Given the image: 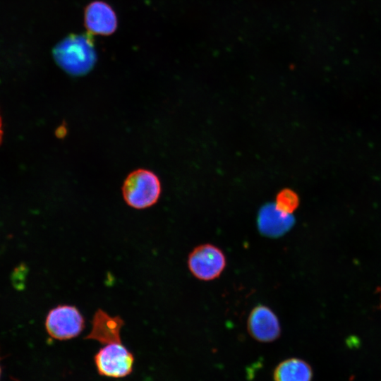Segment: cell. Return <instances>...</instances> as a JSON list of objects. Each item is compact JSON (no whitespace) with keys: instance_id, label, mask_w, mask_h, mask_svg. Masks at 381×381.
<instances>
[{"instance_id":"4fadbf2b","label":"cell","mask_w":381,"mask_h":381,"mask_svg":"<svg viewBox=\"0 0 381 381\" xmlns=\"http://www.w3.org/2000/svg\"><path fill=\"white\" fill-rule=\"evenodd\" d=\"M1 366H0V377H1Z\"/></svg>"},{"instance_id":"6da1fadb","label":"cell","mask_w":381,"mask_h":381,"mask_svg":"<svg viewBox=\"0 0 381 381\" xmlns=\"http://www.w3.org/2000/svg\"><path fill=\"white\" fill-rule=\"evenodd\" d=\"M53 56L61 68L75 75L87 73L96 61L94 44L87 34L68 35L55 46Z\"/></svg>"},{"instance_id":"7a4b0ae2","label":"cell","mask_w":381,"mask_h":381,"mask_svg":"<svg viewBox=\"0 0 381 381\" xmlns=\"http://www.w3.org/2000/svg\"><path fill=\"white\" fill-rule=\"evenodd\" d=\"M121 190L123 200L128 206L143 210L157 202L161 194V183L152 171L138 169L127 176Z\"/></svg>"},{"instance_id":"ba28073f","label":"cell","mask_w":381,"mask_h":381,"mask_svg":"<svg viewBox=\"0 0 381 381\" xmlns=\"http://www.w3.org/2000/svg\"><path fill=\"white\" fill-rule=\"evenodd\" d=\"M294 224L295 218L292 214L282 210L275 203H267L258 212L257 226L264 236L281 237L289 231Z\"/></svg>"},{"instance_id":"52a82bcc","label":"cell","mask_w":381,"mask_h":381,"mask_svg":"<svg viewBox=\"0 0 381 381\" xmlns=\"http://www.w3.org/2000/svg\"><path fill=\"white\" fill-rule=\"evenodd\" d=\"M84 24L88 34L107 36L113 34L118 26L115 11L107 2L96 0L84 10Z\"/></svg>"},{"instance_id":"7c38bea8","label":"cell","mask_w":381,"mask_h":381,"mask_svg":"<svg viewBox=\"0 0 381 381\" xmlns=\"http://www.w3.org/2000/svg\"><path fill=\"white\" fill-rule=\"evenodd\" d=\"M2 135H3V132L1 129V118H0V143L1 142Z\"/></svg>"},{"instance_id":"3957f363","label":"cell","mask_w":381,"mask_h":381,"mask_svg":"<svg viewBox=\"0 0 381 381\" xmlns=\"http://www.w3.org/2000/svg\"><path fill=\"white\" fill-rule=\"evenodd\" d=\"M190 273L202 281H211L219 277L225 269L226 260L223 251L211 243L195 247L187 260Z\"/></svg>"},{"instance_id":"8992f818","label":"cell","mask_w":381,"mask_h":381,"mask_svg":"<svg viewBox=\"0 0 381 381\" xmlns=\"http://www.w3.org/2000/svg\"><path fill=\"white\" fill-rule=\"evenodd\" d=\"M247 329L253 339L262 343L272 342L281 334L278 317L265 305H258L251 310L247 320Z\"/></svg>"},{"instance_id":"9c48e42d","label":"cell","mask_w":381,"mask_h":381,"mask_svg":"<svg viewBox=\"0 0 381 381\" xmlns=\"http://www.w3.org/2000/svg\"><path fill=\"white\" fill-rule=\"evenodd\" d=\"M91 324V330L85 339L95 340L105 345L121 342V330L124 321L121 317L111 316L99 308L95 311Z\"/></svg>"},{"instance_id":"5b68a950","label":"cell","mask_w":381,"mask_h":381,"mask_svg":"<svg viewBox=\"0 0 381 381\" xmlns=\"http://www.w3.org/2000/svg\"><path fill=\"white\" fill-rule=\"evenodd\" d=\"M94 358L98 373L103 376L123 377L133 370V355L122 342L106 344Z\"/></svg>"},{"instance_id":"277c9868","label":"cell","mask_w":381,"mask_h":381,"mask_svg":"<svg viewBox=\"0 0 381 381\" xmlns=\"http://www.w3.org/2000/svg\"><path fill=\"white\" fill-rule=\"evenodd\" d=\"M44 325L52 338L68 340L76 337L83 332L85 319L75 306L59 305L49 311Z\"/></svg>"},{"instance_id":"8fae6325","label":"cell","mask_w":381,"mask_h":381,"mask_svg":"<svg viewBox=\"0 0 381 381\" xmlns=\"http://www.w3.org/2000/svg\"><path fill=\"white\" fill-rule=\"evenodd\" d=\"M298 203L299 200L297 195L289 190L280 192L275 202L279 209L289 214H292L297 208Z\"/></svg>"},{"instance_id":"30bf717a","label":"cell","mask_w":381,"mask_h":381,"mask_svg":"<svg viewBox=\"0 0 381 381\" xmlns=\"http://www.w3.org/2000/svg\"><path fill=\"white\" fill-rule=\"evenodd\" d=\"M311 365L299 358H289L278 363L273 370L274 381H311Z\"/></svg>"}]
</instances>
